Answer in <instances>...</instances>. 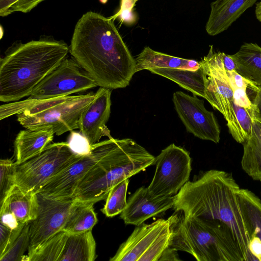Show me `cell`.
Returning a JSON list of instances; mask_svg holds the SVG:
<instances>
[{
  "instance_id": "obj_45",
  "label": "cell",
  "mask_w": 261,
  "mask_h": 261,
  "mask_svg": "<svg viewBox=\"0 0 261 261\" xmlns=\"http://www.w3.org/2000/svg\"><path fill=\"white\" fill-rule=\"evenodd\" d=\"M260 182H261V180H260Z\"/></svg>"
},
{
  "instance_id": "obj_1",
  "label": "cell",
  "mask_w": 261,
  "mask_h": 261,
  "mask_svg": "<svg viewBox=\"0 0 261 261\" xmlns=\"http://www.w3.org/2000/svg\"><path fill=\"white\" fill-rule=\"evenodd\" d=\"M69 51L101 87H127L136 72V63L113 20L92 11L77 22Z\"/></svg>"
},
{
  "instance_id": "obj_35",
  "label": "cell",
  "mask_w": 261,
  "mask_h": 261,
  "mask_svg": "<svg viewBox=\"0 0 261 261\" xmlns=\"http://www.w3.org/2000/svg\"><path fill=\"white\" fill-rule=\"evenodd\" d=\"M23 227L12 230L0 224V256L3 255L16 240Z\"/></svg>"
},
{
  "instance_id": "obj_33",
  "label": "cell",
  "mask_w": 261,
  "mask_h": 261,
  "mask_svg": "<svg viewBox=\"0 0 261 261\" xmlns=\"http://www.w3.org/2000/svg\"><path fill=\"white\" fill-rule=\"evenodd\" d=\"M138 1L120 0L119 10L109 18L113 21L118 19L121 23L127 25H134L137 21L138 16L133 9Z\"/></svg>"
},
{
  "instance_id": "obj_8",
  "label": "cell",
  "mask_w": 261,
  "mask_h": 261,
  "mask_svg": "<svg viewBox=\"0 0 261 261\" xmlns=\"http://www.w3.org/2000/svg\"><path fill=\"white\" fill-rule=\"evenodd\" d=\"M170 218L137 226L110 261H159L169 247Z\"/></svg>"
},
{
  "instance_id": "obj_10",
  "label": "cell",
  "mask_w": 261,
  "mask_h": 261,
  "mask_svg": "<svg viewBox=\"0 0 261 261\" xmlns=\"http://www.w3.org/2000/svg\"><path fill=\"white\" fill-rule=\"evenodd\" d=\"M113 138L92 145L91 151L79 157L69 166L48 180L36 193L56 199L73 198L82 180L90 170L113 147Z\"/></svg>"
},
{
  "instance_id": "obj_46",
  "label": "cell",
  "mask_w": 261,
  "mask_h": 261,
  "mask_svg": "<svg viewBox=\"0 0 261 261\" xmlns=\"http://www.w3.org/2000/svg\"></svg>"
},
{
  "instance_id": "obj_15",
  "label": "cell",
  "mask_w": 261,
  "mask_h": 261,
  "mask_svg": "<svg viewBox=\"0 0 261 261\" xmlns=\"http://www.w3.org/2000/svg\"><path fill=\"white\" fill-rule=\"evenodd\" d=\"M111 89L101 87L95 93L93 100L83 112L79 122L81 133L93 145L99 142L102 137L112 138L106 125L111 106Z\"/></svg>"
},
{
  "instance_id": "obj_23",
  "label": "cell",
  "mask_w": 261,
  "mask_h": 261,
  "mask_svg": "<svg viewBox=\"0 0 261 261\" xmlns=\"http://www.w3.org/2000/svg\"><path fill=\"white\" fill-rule=\"evenodd\" d=\"M96 257V243L91 230L68 233L59 261H94Z\"/></svg>"
},
{
  "instance_id": "obj_22",
  "label": "cell",
  "mask_w": 261,
  "mask_h": 261,
  "mask_svg": "<svg viewBox=\"0 0 261 261\" xmlns=\"http://www.w3.org/2000/svg\"><path fill=\"white\" fill-rule=\"evenodd\" d=\"M230 56L236 64V71L261 88V47L256 43L246 42Z\"/></svg>"
},
{
  "instance_id": "obj_21",
  "label": "cell",
  "mask_w": 261,
  "mask_h": 261,
  "mask_svg": "<svg viewBox=\"0 0 261 261\" xmlns=\"http://www.w3.org/2000/svg\"><path fill=\"white\" fill-rule=\"evenodd\" d=\"M136 72L153 68H175L197 70L200 61L172 56L153 50L148 46L144 48L135 59Z\"/></svg>"
},
{
  "instance_id": "obj_4",
  "label": "cell",
  "mask_w": 261,
  "mask_h": 261,
  "mask_svg": "<svg viewBox=\"0 0 261 261\" xmlns=\"http://www.w3.org/2000/svg\"><path fill=\"white\" fill-rule=\"evenodd\" d=\"M156 158L133 140L116 139L111 149L87 173L73 198L96 202L106 200L121 181L155 165Z\"/></svg>"
},
{
  "instance_id": "obj_19",
  "label": "cell",
  "mask_w": 261,
  "mask_h": 261,
  "mask_svg": "<svg viewBox=\"0 0 261 261\" xmlns=\"http://www.w3.org/2000/svg\"><path fill=\"white\" fill-rule=\"evenodd\" d=\"M3 207L11 213L22 224L34 220L38 212V196L33 192L27 191L15 185L1 202Z\"/></svg>"
},
{
  "instance_id": "obj_39",
  "label": "cell",
  "mask_w": 261,
  "mask_h": 261,
  "mask_svg": "<svg viewBox=\"0 0 261 261\" xmlns=\"http://www.w3.org/2000/svg\"><path fill=\"white\" fill-rule=\"evenodd\" d=\"M249 250L256 261H261V241L256 236H253L250 239Z\"/></svg>"
},
{
  "instance_id": "obj_2",
  "label": "cell",
  "mask_w": 261,
  "mask_h": 261,
  "mask_svg": "<svg viewBox=\"0 0 261 261\" xmlns=\"http://www.w3.org/2000/svg\"><path fill=\"white\" fill-rule=\"evenodd\" d=\"M240 187L231 173L212 169L187 181L173 196V208L201 223L221 222L231 229L245 261H256L240 208Z\"/></svg>"
},
{
  "instance_id": "obj_17",
  "label": "cell",
  "mask_w": 261,
  "mask_h": 261,
  "mask_svg": "<svg viewBox=\"0 0 261 261\" xmlns=\"http://www.w3.org/2000/svg\"><path fill=\"white\" fill-rule=\"evenodd\" d=\"M257 1L215 0L212 2L205 25L206 33L214 36L226 31Z\"/></svg>"
},
{
  "instance_id": "obj_20",
  "label": "cell",
  "mask_w": 261,
  "mask_h": 261,
  "mask_svg": "<svg viewBox=\"0 0 261 261\" xmlns=\"http://www.w3.org/2000/svg\"><path fill=\"white\" fill-rule=\"evenodd\" d=\"M149 70L152 73L164 76L177 84L193 95L205 99L207 89V75L203 66L197 70L175 68H153Z\"/></svg>"
},
{
  "instance_id": "obj_28",
  "label": "cell",
  "mask_w": 261,
  "mask_h": 261,
  "mask_svg": "<svg viewBox=\"0 0 261 261\" xmlns=\"http://www.w3.org/2000/svg\"><path fill=\"white\" fill-rule=\"evenodd\" d=\"M234 115L227 126L232 138L239 143L243 144L252 134L254 120L253 108H247L233 102Z\"/></svg>"
},
{
  "instance_id": "obj_24",
  "label": "cell",
  "mask_w": 261,
  "mask_h": 261,
  "mask_svg": "<svg viewBox=\"0 0 261 261\" xmlns=\"http://www.w3.org/2000/svg\"><path fill=\"white\" fill-rule=\"evenodd\" d=\"M237 197L249 240L256 236L261 241V200L247 189L240 188Z\"/></svg>"
},
{
  "instance_id": "obj_32",
  "label": "cell",
  "mask_w": 261,
  "mask_h": 261,
  "mask_svg": "<svg viewBox=\"0 0 261 261\" xmlns=\"http://www.w3.org/2000/svg\"><path fill=\"white\" fill-rule=\"evenodd\" d=\"M45 0H0V16H7L15 12L28 13Z\"/></svg>"
},
{
  "instance_id": "obj_41",
  "label": "cell",
  "mask_w": 261,
  "mask_h": 261,
  "mask_svg": "<svg viewBox=\"0 0 261 261\" xmlns=\"http://www.w3.org/2000/svg\"><path fill=\"white\" fill-rule=\"evenodd\" d=\"M222 60L226 71H237L236 64L230 55L222 53Z\"/></svg>"
},
{
  "instance_id": "obj_30",
  "label": "cell",
  "mask_w": 261,
  "mask_h": 261,
  "mask_svg": "<svg viewBox=\"0 0 261 261\" xmlns=\"http://www.w3.org/2000/svg\"><path fill=\"white\" fill-rule=\"evenodd\" d=\"M30 222L26 223L16 240L9 249L0 256L1 261L27 260L25 251L28 249L30 245Z\"/></svg>"
},
{
  "instance_id": "obj_11",
  "label": "cell",
  "mask_w": 261,
  "mask_h": 261,
  "mask_svg": "<svg viewBox=\"0 0 261 261\" xmlns=\"http://www.w3.org/2000/svg\"><path fill=\"white\" fill-rule=\"evenodd\" d=\"M97 86L74 59L66 58L34 89L29 98L43 100L66 96Z\"/></svg>"
},
{
  "instance_id": "obj_27",
  "label": "cell",
  "mask_w": 261,
  "mask_h": 261,
  "mask_svg": "<svg viewBox=\"0 0 261 261\" xmlns=\"http://www.w3.org/2000/svg\"><path fill=\"white\" fill-rule=\"evenodd\" d=\"M68 233L62 230L32 250L27 255L28 261H59Z\"/></svg>"
},
{
  "instance_id": "obj_26",
  "label": "cell",
  "mask_w": 261,
  "mask_h": 261,
  "mask_svg": "<svg viewBox=\"0 0 261 261\" xmlns=\"http://www.w3.org/2000/svg\"><path fill=\"white\" fill-rule=\"evenodd\" d=\"M94 204L91 202L75 200L63 230L68 233H77L91 230L98 221L94 209Z\"/></svg>"
},
{
  "instance_id": "obj_25",
  "label": "cell",
  "mask_w": 261,
  "mask_h": 261,
  "mask_svg": "<svg viewBox=\"0 0 261 261\" xmlns=\"http://www.w3.org/2000/svg\"><path fill=\"white\" fill-rule=\"evenodd\" d=\"M243 170L253 180H261V122L254 119L251 137L244 143Z\"/></svg>"
},
{
  "instance_id": "obj_9",
  "label": "cell",
  "mask_w": 261,
  "mask_h": 261,
  "mask_svg": "<svg viewBox=\"0 0 261 261\" xmlns=\"http://www.w3.org/2000/svg\"><path fill=\"white\" fill-rule=\"evenodd\" d=\"M154 176L147 187L155 196L168 197L176 194L189 181L191 158L183 148L171 144L156 157Z\"/></svg>"
},
{
  "instance_id": "obj_38",
  "label": "cell",
  "mask_w": 261,
  "mask_h": 261,
  "mask_svg": "<svg viewBox=\"0 0 261 261\" xmlns=\"http://www.w3.org/2000/svg\"><path fill=\"white\" fill-rule=\"evenodd\" d=\"M232 90L233 94V102L235 104L244 108H252V104L247 94V89L238 88Z\"/></svg>"
},
{
  "instance_id": "obj_29",
  "label": "cell",
  "mask_w": 261,
  "mask_h": 261,
  "mask_svg": "<svg viewBox=\"0 0 261 261\" xmlns=\"http://www.w3.org/2000/svg\"><path fill=\"white\" fill-rule=\"evenodd\" d=\"M129 182L126 178L114 186L110 191L101 211L107 217L120 214L127 204L126 193Z\"/></svg>"
},
{
  "instance_id": "obj_44",
  "label": "cell",
  "mask_w": 261,
  "mask_h": 261,
  "mask_svg": "<svg viewBox=\"0 0 261 261\" xmlns=\"http://www.w3.org/2000/svg\"><path fill=\"white\" fill-rule=\"evenodd\" d=\"M99 1L102 4H106L108 0H99Z\"/></svg>"
},
{
  "instance_id": "obj_3",
  "label": "cell",
  "mask_w": 261,
  "mask_h": 261,
  "mask_svg": "<svg viewBox=\"0 0 261 261\" xmlns=\"http://www.w3.org/2000/svg\"><path fill=\"white\" fill-rule=\"evenodd\" d=\"M63 40L43 37L25 43L15 42L0 61V100L10 102L30 96L34 89L67 57Z\"/></svg>"
},
{
  "instance_id": "obj_42",
  "label": "cell",
  "mask_w": 261,
  "mask_h": 261,
  "mask_svg": "<svg viewBox=\"0 0 261 261\" xmlns=\"http://www.w3.org/2000/svg\"><path fill=\"white\" fill-rule=\"evenodd\" d=\"M255 15L256 19L261 22V0L255 4Z\"/></svg>"
},
{
  "instance_id": "obj_14",
  "label": "cell",
  "mask_w": 261,
  "mask_h": 261,
  "mask_svg": "<svg viewBox=\"0 0 261 261\" xmlns=\"http://www.w3.org/2000/svg\"><path fill=\"white\" fill-rule=\"evenodd\" d=\"M37 194L38 212L30 222L28 251L63 230L75 202L73 198L50 199Z\"/></svg>"
},
{
  "instance_id": "obj_12",
  "label": "cell",
  "mask_w": 261,
  "mask_h": 261,
  "mask_svg": "<svg viewBox=\"0 0 261 261\" xmlns=\"http://www.w3.org/2000/svg\"><path fill=\"white\" fill-rule=\"evenodd\" d=\"M174 108L187 130L195 137L215 143L220 140V128L213 112L206 109L203 100L181 91L173 93Z\"/></svg>"
},
{
  "instance_id": "obj_34",
  "label": "cell",
  "mask_w": 261,
  "mask_h": 261,
  "mask_svg": "<svg viewBox=\"0 0 261 261\" xmlns=\"http://www.w3.org/2000/svg\"><path fill=\"white\" fill-rule=\"evenodd\" d=\"M71 132L67 142L71 150L79 155L89 154L92 150V145L88 139L81 133Z\"/></svg>"
},
{
  "instance_id": "obj_13",
  "label": "cell",
  "mask_w": 261,
  "mask_h": 261,
  "mask_svg": "<svg viewBox=\"0 0 261 261\" xmlns=\"http://www.w3.org/2000/svg\"><path fill=\"white\" fill-rule=\"evenodd\" d=\"M222 53L214 52L211 46L208 54L200 63L207 75L205 99L223 115L227 122L234 115L233 94L224 67Z\"/></svg>"
},
{
  "instance_id": "obj_37",
  "label": "cell",
  "mask_w": 261,
  "mask_h": 261,
  "mask_svg": "<svg viewBox=\"0 0 261 261\" xmlns=\"http://www.w3.org/2000/svg\"><path fill=\"white\" fill-rule=\"evenodd\" d=\"M0 216V224L10 229H18L25 224L21 223L12 213L3 207H1Z\"/></svg>"
},
{
  "instance_id": "obj_6",
  "label": "cell",
  "mask_w": 261,
  "mask_h": 261,
  "mask_svg": "<svg viewBox=\"0 0 261 261\" xmlns=\"http://www.w3.org/2000/svg\"><path fill=\"white\" fill-rule=\"evenodd\" d=\"M95 93L66 96L43 100L29 98L25 100L3 105L0 119L17 114V120L24 128L38 129L52 127L60 136L79 128L81 116L93 100Z\"/></svg>"
},
{
  "instance_id": "obj_40",
  "label": "cell",
  "mask_w": 261,
  "mask_h": 261,
  "mask_svg": "<svg viewBox=\"0 0 261 261\" xmlns=\"http://www.w3.org/2000/svg\"><path fill=\"white\" fill-rule=\"evenodd\" d=\"M179 261L181 260L177 253V250L169 247L162 253L159 261Z\"/></svg>"
},
{
  "instance_id": "obj_18",
  "label": "cell",
  "mask_w": 261,
  "mask_h": 261,
  "mask_svg": "<svg viewBox=\"0 0 261 261\" xmlns=\"http://www.w3.org/2000/svg\"><path fill=\"white\" fill-rule=\"evenodd\" d=\"M54 134L50 126L20 131L14 141L16 163H22L41 153L51 144Z\"/></svg>"
},
{
  "instance_id": "obj_16",
  "label": "cell",
  "mask_w": 261,
  "mask_h": 261,
  "mask_svg": "<svg viewBox=\"0 0 261 261\" xmlns=\"http://www.w3.org/2000/svg\"><path fill=\"white\" fill-rule=\"evenodd\" d=\"M173 204V196H155L148 188L141 187L129 197L120 218L126 225L138 226L172 208Z\"/></svg>"
},
{
  "instance_id": "obj_36",
  "label": "cell",
  "mask_w": 261,
  "mask_h": 261,
  "mask_svg": "<svg viewBox=\"0 0 261 261\" xmlns=\"http://www.w3.org/2000/svg\"><path fill=\"white\" fill-rule=\"evenodd\" d=\"M246 91L252 104L254 119L261 122V88L249 81Z\"/></svg>"
},
{
  "instance_id": "obj_31",
  "label": "cell",
  "mask_w": 261,
  "mask_h": 261,
  "mask_svg": "<svg viewBox=\"0 0 261 261\" xmlns=\"http://www.w3.org/2000/svg\"><path fill=\"white\" fill-rule=\"evenodd\" d=\"M17 163L10 159L0 161V200H3L9 191L15 185Z\"/></svg>"
},
{
  "instance_id": "obj_5",
  "label": "cell",
  "mask_w": 261,
  "mask_h": 261,
  "mask_svg": "<svg viewBox=\"0 0 261 261\" xmlns=\"http://www.w3.org/2000/svg\"><path fill=\"white\" fill-rule=\"evenodd\" d=\"M169 247L198 261H245L230 228L223 223L202 224L177 211L170 217Z\"/></svg>"
},
{
  "instance_id": "obj_7",
  "label": "cell",
  "mask_w": 261,
  "mask_h": 261,
  "mask_svg": "<svg viewBox=\"0 0 261 261\" xmlns=\"http://www.w3.org/2000/svg\"><path fill=\"white\" fill-rule=\"evenodd\" d=\"M81 156L71 150L67 142L50 144L40 154L17 164L15 185L25 191L36 193Z\"/></svg>"
},
{
  "instance_id": "obj_43",
  "label": "cell",
  "mask_w": 261,
  "mask_h": 261,
  "mask_svg": "<svg viewBox=\"0 0 261 261\" xmlns=\"http://www.w3.org/2000/svg\"><path fill=\"white\" fill-rule=\"evenodd\" d=\"M3 34H4L3 28L2 26H1V39L3 37Z\"/></svg>"
}]
</instances>
